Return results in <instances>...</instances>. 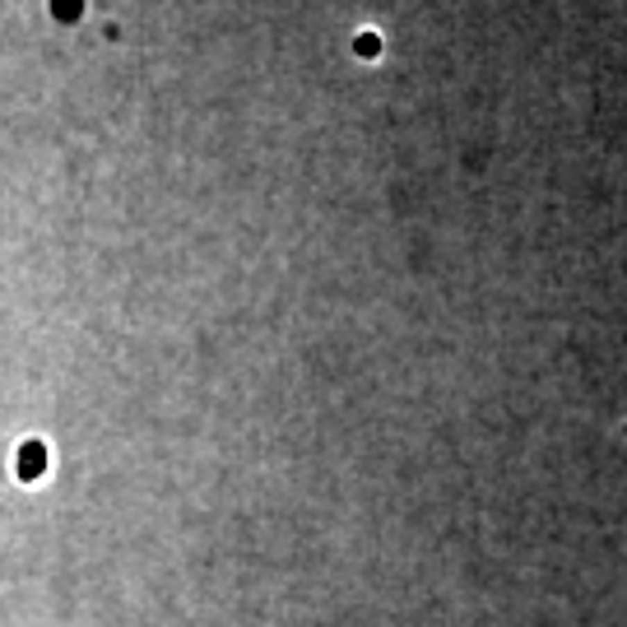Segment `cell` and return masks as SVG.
I'll return each instance as SVG.
<instances>
[{
	"mask_svg": "<svg viewBox=\"0 0 627 627\" xmlns=\"http://www.w3.org/2000/svg\"><path fill=\"white\" fill-rule=\"evenodd\" d=\"M42 474V446L28 442V451H19V479H37Z\"/></svg>",
	"mask_w": 627,
	"mask_h": 627,
	"instance_id": "obj_1",
	"label": "cell"
}]
</instances>
